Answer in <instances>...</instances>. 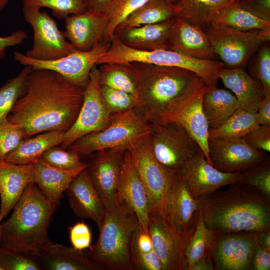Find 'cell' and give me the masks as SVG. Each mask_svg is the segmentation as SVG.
I'll return each mask as SVG.
<instances>
[{
	"mask_svg": "<svg viewBox=\"0 0 270 270\" xmlns=\"http://www.w3.org/2000/svg\"><path fill=\"white\" fill-rule=\"evenodd\" d=\"M84 90L56 72L32 68L8 121L20 125L25 138L48 131L65 132L76 118Z\"/></svg>",
	"mask_w": 270,
	"mask_h": 270,
	"instance_id": "cell-1",
	"label": "cell"
},
{
	"mask_svg": "<svg viewBox=\"0 0 270 270\" xmlns=\"http://www.w3.org/2000/svg\"><path fill=\"white\" fill-rule=\"evenodd\" d=\"M198 199L205 226L213 234L270 229V198L244 182L239 181Z\"/></svg>",
	"mask_w": 270,
	"mask_h": 270,
	"instance_id": "cell-2",
	"label": "cell"
},
{
	"mask_svg": "<svg viewBox=\"0 0 270 270\" xmlns=\"http://www.w3.org/2000/svg\"><path fill=\"white\" fill-rule=\"evenodd\" d=\"M57 206L48 200L35 183L30 184L1 223L2 246L34 256L51 240L48 229Z\"/></svg>",
	"mask_w": 270,
	"mask_h": 270,
	"instance_id": "cell-3",
	"label": "cell"
},
{
	"mask_svg": "<svg viewBox=\"0 0 270 270\" xmlns=\"http://www.w3.org/2000/svg\"><path fill=\"white\" fill-rule=\"evenodd\" d=\"M140 226L135 213L124 204L105 210L97 240L89 248L88 257L100 270H133L132 241Z\"/></svg>",
	"mask_w": 270,
	"mask_h": 270,
	"instance_id": "cell-4",
	"label": "cell"
},
{
	"mask_svg": "<svg viewBox=\"0 0 270 270\" xmlns=\"http://www.w3.org/2000/svg\"><path fill=\"white\" fill-rule=\"evenodd\" d=\"M128 64L136 81L138 110L150 122L182 94L198 76L191 71L177 67L140 62Z\"/></svg>",
	"mask_w": 270,
	"mask_h": 270,
	"instance_id": "cell-5",
	"label": "cell"
},
{
	"mask_svg": "<svg viewBox=\"0 0 270 270\" xmlns=\"http://www.w3.org/2000/svg\"><path fill=\"white\" fill-rule=\"evenodd\" d=\"M132 62L177 67L191 71L204 82L208 88L218 87V72L224 66L222 62L196 59L170 50L143 51L133 49L123 44L115 36L98 64Z\"/></svg>",
	"mask_w": 270,
	"mask_h": 270,
	"instance_id": "cell-6",
	"label": "cell"
},
{
	"mask_svg": "<svg viewBox=\"0 0 270 270\" xmlns=\"http://www.w3.org/2000/svg\"><path fill=\"white\" fill-rule=\"evenodd\" d=\"M151 123L138 108L112 114L109 124L86 134L72 144L69 151L79 156L110 148H124L148 136Z\"/></svg>",
	"mask_w": 270,
	"mask_h": 270,
	"instance_id": "cell-7",
	"label": "cell"
},
{
	"mask_svg": "<svg viewBox=\"0 0 270 270\" xmlns=\"http://www.w3.org/2000/svg\"><path fill=\"white\" fill-rule=\"evenodd\" d=\"M206 89L204 82L196 77L182 94L150 122L172 123L182 127L197 142L210 164L208 146L209 126L202 108Z\"/></svg>",
	"mask_w": 270,
	"mask_h": 270,
	"instance_id": "cell-8",
	"label": "cell"
},
{
	"mask_svg": "<svg viewBox=\"0 0 270 270\" xmlns=\"http://www.w3.org/2000/svg\"><path fill=\"white\" fill-rule=\"evenodd\" d=\"M148 136L130 144L126 150L146 189L150 212L166 219L174 174L166 170L156 160L150 148Z\"/></svg>",
	"mask_w": 270,
	"mask_h": 270,
	"instance_id": "cell-9",
	"label": "cell"
},
{
	"mask_svg": "<svg viewBox=\"0 0 270 270\" xmlns=\"http://www.w3.org/2000/svg\"><path fill=\"white\" fill-rule=\"evenodd\" d=\"M148 141L152 152L168 172L179 173L184 165L200 149L182 127L172 123L150 122Z\"/></svg>",
	"mask_w": 270,
	"mask_h": 270,
	"instance_id": "cell-10",
	"label": "cell"
},
{
	"mask_svg": "<svg viewBox=\"0 0 270 270\" xmlns=\"http://www.w3.org/2000/svg\"><path fill=\"white\" fill-rule=\"evenodd\" d=\"M206 34L216 55L228 68L244 67L260 46L270 40V28L242 31L211 26Z\"/></svg>",
	"mask_w": 270,
	"mask_h": 270,
	"instance_id": "cell-11",
	"label": "cell"
},
{
	"mask_svg": "<svg viewBox=\"0 0 270 270\" xmlns=\"http://www.w3.org/2000/svg\"><path fill=\"white\" fill-rule=\"evenodd\" d=\"M110 42H101L89 50H74L60 58L40 60L18 52L14 58L20 64L32 69H44L56 72L74 86L84 90L89 80L93 67L98 64L109 48Z\"/></svg>",
	"mask_w": 270,
	"mask_h": 270,
	"instance_id": "cell-12",
	"label": "cell"
},
{
	"mask_svg": "<svg viewBox=\"0 0 270 270\" xmlns=\"http://www.w3.org/2000/svg\"><path fill=\"white\" fill-rule=\"evenodd\" d=\"M22 12L34 32L32 48L25 54L27 56L40 60H53L75 50L64 32L58 28L56 20L47 12L37 6H23Z\"/></svg>",
	"mask_w": 270,
	"mask_h": 270,
	"instance_id": "cell-13",
	"label": "cell"
},
{
	"mask_svg": "<svg viewBox=\"0 0 270 270\" xmlns=\"http://www.w3.org/2000/svg\"><path fill=\"white\" fill-rule=\"evenodd\" d=\"M112 114L101 96L99 72L96 65L92 68L84 90L83 101L76 118L64 132L62 146L68 148L81 137L102 130L110 123Z\"/></svg>",
	"mask_w": 270,
	"mask_h": 270,
	"instance_id": "cell-14",
	"label": "cell"
},
{
	"mask_svg": "<svg viewBox=\"0 0 270 270\" xmlns=\"http://www.w3.org/2000/svg\"><path fill=\"white\" fill-rule=\"evenodd\" d=\"M148 229L162 270H187L185 250L196 228L186 233L180 232L166 219L150 212Z\"/></svg>",
	"mask_w": 270,
	"mask_h": 270,
	"instance_id": "cell-15",
	"label": "cell"
},
{
	"mask_svg": "<svg viewBox=\"0 0 270 270\" xmlns=\"http://www.w3.org/2000/svg\"><path fill=\"white\" fill-rule=\"evenodd\" d=\"M259 233H212L211 256L214 270H250Z\"/></svg>",
	"mask_w": 270,
	"mask_h": 270,
	"instance_id": "cell-16",
	"label": "cell"
},
{
	"mask_svg": "<svg viewBox=\"0 0 270 270\" xmlns=\"http://www.w3.org/2000/svg\"><path fill=\"white\" fill-rule=\"evenodd\" d=\"M126 149L110 148L96 152L87 170L105 210L116 206V194Z\"/></svg>",
	"mask_w": 270,
	"mask_h": 270,
	"instance_id": "cell-17",
	"label": "cell"
},
{
	"mask_svg": "<svg viewBox=\"0 0 270 270\" xmlns=\"http://www.w3.org/2000/svg\"><path fill=\"white\" fill-rule=\"evenodd\" d=\"M210 164L226 172H243L268 158L250 146L244 138L208 140Z\"/></svg>",
	"mask_w": 270,
	"mask_h": 270,
	"instance_id": "cell-18",
	"label": "cell"
},
{
	"mask_svg": "<svg viewBox=\"0 0 270 270\" xmlns=\"http://www.w3.org/2000/svg\"><path fill=\"white\" fill-rule=\"evenodd\" d=\"M193 197L199 198L240 181L242 172L219 170L206 160L200 150L179 172Z\"/></svg>",
	"mask_w": 270,
	"mask_h": 270,
	"instance_id": "cell-19",
	"label": "cell"
},
{
	"mask_svg": "<svg viewBox=\"0 0 270 270\" xmlns=\"http://www.w3.org/2000/svg\"><path fill=\"white\" fill-rule=\"evenodd\" d=\"M116 204H124L136 214L140 224L148 232L150 203L145 186L126 150L122 162L116 194Z\"/></svg>",
	"mask_w": 270,
	"mask_h": 270,
	"instance_id": "cell-20",
	"label": "cell"
},
{
	"mask_svg": "<svg viewBox=\"0 0 270 270\" xmlns=\"http://www.w3.org/2000/svg\"><path fill=\"white\" fill-rule=\"evenodd\" d=\"M108 24L104 12L86 10L64 19V33L74 50H89L98 43L106 42V33Z\"/></svg>",
	"mask_w": 270,
	"mask_h": 270,
	"instance_id": "cell-21",
	"label": "cell"
},
{
	"mask_svg": "<svg viewBox=\"0 0 270 270\" xmlns=\"http://www.w3.org/2000/svg\"><path fill=\"white\" fill-rule=\"evenodd\" d=\"M200 205L192 196L180 173L173 178L166 220L177 231L186 233L196 228Z\"/></svg>",
	"mask_w": 270,
	"mask_h": 270,
	"instance_id": "cell-22",
	"label": "cell"
},
{
	"mask_svg": "<svg viewBox=\"0 0 270 270\" xmlns=\"http://www.w3.org/2000/svg\"><path fill=\"white\" fill-rule=\"evenodd\" d=\"M170 50L198 60H214L217 56L201 26L178 16L174 18Z\"/></svg>",
	"mask_w": 270,
	"mask_h": 270,
	"instance_id": "cell-23",
	"label": "cell"
},
{
	"mask_svg": "<svg viewBox=\"0 0 270 270\" xmlns=\"http://www.w3.org/2000/svg\"><path fill=\"white\" fill-rule=\"evenodd\" d=\"M34 183L32 164H19L0 160V217L12 210L26 188Z\"/></svg>",
	"mask_w": 270,
	"mask_h": 270,
	"instance_id": "cell-24",
	"label": "cell"
},
{
	"mask_svg": "<svg viewBox=\"0 0 270 270\" xmlns=\"http://www.w3.org/2000/svg\"><path fill=\"white\" fill-rule=\"evenodd\" d=\"M74 214L100 226L105 214L101 200L89 176L87 168L72 180L65 191Z\"/></svg>",
	"mask_w": 270,
	"mask_h": 270,
	"instance_id": "cell-25",
	"label": "cell"
},
{
	"mask_svg": "<svg viewBox=\"0 0 270 270\" xmlns=\"http://www.w3.org/2000/svg\"><path fill=\"white\" fill-rule=\"evenodd\" d=\"M174 18L156 24L116 30L114 36L133 49L143 51L170 50Z\"/></svg>",
	"mask_w": 270,
	"mask_h": 270,
	"instance_id": "cell-26",
	"label": "cell"
},
{
	"mask_svg": "<svg viewBox=\"0 0 270 270\" xmlns=\"http://www.w3.org/2000/svg\"><path fill=\"white\" fill-rule=\"evenodd\" d=\"M224 86L234 94L240 108L256 113L265 96L260 82L248 74L244 67L221 68L218 74Z\"/></svg>",
	"mask_w": 270,
	"mask_h": 270,
	"instance_id": "cell-27",
	"label": "cell"
},
{
	"mask_svg": "<svg viewBox=\"0 0 270 270\" xmlns=\"http://www.w3.org/2000/svg\"><path fill=\"white\" fill-rule=\"evenodd\" d=\"M34 183L44 196L50 202L58 206L62 194L65 192L73 179L88 164L74 170H64L54 166L41 158L32 164Z\"/></svg>",
	"mask_w": 270,
	"mask_h": 270,
	"instance_id": "cell-28",
	"label": "cell"
},
{
	"mask_svg": "<svg viewBox=\"0 0 270 270\" xmlns=\"http://www.w3.org/2000/svg\"><path fill=\"white\" fill-rule=\"evenodd\" d=\"M34 256L42 270H100L82 250L52 241Z\"/></svg>",
	"mask_w": 270,
	"mask_h": 270,
	"instance_id": "cell-29",
	"label": "cell"
},
{
	"mask_svg": "<svg viewBox=\"0 0 270 270\" xmlns=\"http://www.w3.org/2000/svg\"><path fill=\"white\" fill-rule=\"evenodd\" d=\"M64 138V132L58 130L36 134L33 138L24 139L4 160L16 164H32L47 150L62 144Z\"/></svg>",
	"mask_w": 270,
	"mask_h": 270,
	"instance_id": "cell-30",
	"label": "cell"
},
{
	"mask_svg": "<svg viewBox=\"0 0 270 270\" xmlns=\"http://www.w3.org/2000/svg\"><path fill=\"white\" fill-rule=\"evenodd\" d=\"M239 108L236 98L228 90L218 87L207 88L202 108L209 129L220 126Z\"/></svg>",
	"mask_w": 270,
	"mask_h": 270,
	"instance_id": "cell-31",
	"label": "cell"
},
{
	"mask_svg": "<svg viewBox=\"0 0 270 270\" xmlns=\"http://www.w3.org/2000/svg\"><path fill=\"white\" fill-rule=\"evenodd\" d=\"M178 12L179 9L174 2L168 0H148L129 15L115 31L160 22L176 16Z\"/></svg>",
	"mask_w": 270,
	"mask_h": 270,
	"instance_id": "cell-32",
	"label": "cell"
},
{
	"mask_svg": "<svg viewBox=\"0 0 270 270\" xmlns=\"http://www.w3.org/2000/svg\"><path fill=\"white\" fill-rule=\"evenodd\" d=\"M238 0H178V16L200 26L210 24L226 8Z\"/></svg>",
	"mask_w": 270,
	"mask_h": 270,
	"instance_id": "cell-33",
	"label": "cell"
},
{
	"mask_svg": "<svg viewBox=\"0 0 270 270\" xmlns=\"http://www.w3.org/2000/svg\"><path fill=\"white\" fill-rule=\"evenodd\" d=\"M210 24L212 26H228L242 31L270 28V22L244 9L238 0L224 8Z\"/></svg>",
	"mask_w": 270,
	"mask_h": 270,
	"instance_id": "cell-34",
	"label": "cell"
},
{
	"mask_svg": "<svg viewBox=\"0 0 270 270\" xmlns=\"http://www.w3.org/2000/svg\"><path fill=\"white\" fill-rule=\"evenodd\" d=\"M258 125L256 113L239 108L220 126L209 129L208 140L244 138Z\"/></svg>",
	"mask_w": 270,
	"mask_h": 270,
	"instance_id": "cell-35",
	"label": "cell"
},
{
	"mask_svg": "<svg viewBox=\"0 0 270 270\" xmlns=\"http://www.w3.org/2000/svg\"><path fill=\"white\" fill-rule=\"evenodd\" d=\"M98 66L100 86L130 93L138 98L136 81L129 64L109 62Z\"/></svg>",
	"mask_w": 270,
	"mask_h": 270,
	"instance_id": "cell-36",
	"label": "cell"
},
{
	"mask_svg": "<svg viewBox=\"0 0 270 270\" xmlns=\"http://www.w3.org/2000/svg\"><path fill=\"white\" fill-rule=\"evenodd\" d=\"M212 234L206 228L200 210L195 230L186 250L187 270L197 262L212 256Z\"/></svg>",
	"mask_w": 270,
	"mask_h": 270,
	"instance_id": "cell-37",
	"label": "cell"
},
{
	"mask_svg": "<svg viewBox=\"0 0 270 270\" xmlns=\"http://www.w3.org/2000/svg\"><path fill=\"white\" fill-rule=\"evenodd\" d=\"M31 69L29 66H24L18 74L0 87V126L8 122V116L22 92Z\"/></svg>",
	"mask_w": 270,
	"mask_h": 270,
	"instance_id": "cell-38",
	"label": "cell"
},
{
	"mask_svg": "<svg viewBox=\"0 0 270 270\" xmlns=\"http://www.w3.org/2000/svg\"><path fill=\"white\" fill-rule=\"evenodd\" d=\"M148 0H114L104 11L108 20L106 40L110 42L114 31L129 15ZM174 3V0H168Z\"/></svg>",
	"mask_w": 270,
	"mask_h": 270,
	"instance_id": "cell-39",
	"label": "cell"
},
{
	"mask_svg": "<svg viewBox=\"0 0 270 270\" xmlns=\"http://www.w3.org/2000/svg\"><path fill=\"white\" fill-rule=\"evenodd\" d=\"M250 76L262 84L265 96L270 95V47L263 44L248 61Z\"/></svg>",
	"mask_w": 270,
	"mask_h": 270,
	"instance_id": "cell-40",
	"label": "cell"
},
{
	"mask_svg": "<svg viewBox=\"0 0 270 270\" xmlns=\"http://www.w3.org/2000/svg\"><path fill=\"white\" fill-rule=\"evenodd\" d=\"M23 6H30L51 10L58 19L82 13L86 10L83 0H22Z\"/></svg>",
	"mask_w": 270,
	"mask_h": 270,
	"instance_id": "cell-41",
	"label": "cell"
},
{
	"mask_svg": "<svg viewBox=\"0 0 270 270\" xmlns=\"http://www.w3.org/2000/svg\"><path fill=\"white\" fill-rule=\"evenodd\" d=\"M100 93L105 105L112 114L139 108L138 98L130 93L104 86H100Z\"/></svg>",
	"mask_w": 270,
	"mask_h": 270,
	"instance_id": "cell-42",
	"label": "cell"
},
{
	"mask_svg": "<svg viewBox=\"0 0 270 270\" xmlns=\"http://www.w3.org/2000/svg\"><path fill=\"white\" fill-rule=\"evenodd\" d=\"M0 268L2 270H42L36 258L2 246H0Z\"/></svg>",
	"mask_w": 270,
	"mask_h": 270,
	"instance_id": "cell-43",
	"label": "cell"
},
{
	"mask_svg": "<svg viewBox=\"0 0 270 270\" xmlns=\"http://www.w3.org/2000/svg\"><path fill=\"white\" fill-rule=\"evenodd\" d=\"M270 198V160L268 158L254 167L242 172L240 180Z\"/></svg>",
	"mask_w": 270,
	"mask_h": 270,
	"instance_id": "cell-44",
	"label": "cell"
},
{
	"mask_svg": "<svg viewBox=\"0 0 270 270\" xmlns=\"http://www.w3.org/2000/svg\"><path fill=\"white\" fill-rule=\"evenodd\" d=\"M56 146L47 150L40 158L48 164L64 170H74L84 164L76 154Z\"/></svg>",
	"mask_w": 270,
	"mask_h": 270,
	"instance_id": "cell-45",
	"label": "cell"
},
{
	"mask_svg": "<svg viewBox=\"0 0 270 270\" xmlns=\"http://www.w3.org/2000/svg\"><path fill=\"white\" fill-rule=\"evenodd\" d=\"M25 139L22 127L8 122L0 126V160H3Z\"/></svg>",
	"mask_w": 270,
	"mask_h": 270,
	"instance_id": "cell-46",
	"label": "cell"
},
{
	"mask_svg": "<svg viewBox=\"0 0 270 270\" xmlns=\"http://www.w3.org/2000/svg\"><path fill=\"white\" fill-rule=\"evenodd\" d=\"M70 242L74 248L83 250L91 246L92 232L84 222H78L69 228Z\"/></svg>",
	"mask_w": 270,
	"mask_h": 270,
	"instance_id": "cell-47",
	"label": "cell"
},
{
	"mask_svg": "<svg viewBox=\"0 0 270 270\" xmlns=\"http://www.w3.org/2000/svg\"><path fill=\"white\" fill-rule=\"evenodd\" d=\"M133 270H162V262L154 251L141 252L131 249Z\"/></svg>",
	"mask_w": 270,
	"mask_h": 270,
	"instance_id": "cell-48",
	"label": "cell"
},
{
	"mask_svg": "<svg viewBox=\"0 0 270 270\" xmlns=\"http://www.w3.org/2000/svg\"><path fill=\"white\" fill-rule=\"evenodd\" d=\"M244 138L252 148L262 152H270V126L258 125Z\"/></svg>",
	"mask_w": 270,
	"mask_h": 270,
	"instance_id": "cell-49",
	"label": "cell"
},
{
	"mask_svg": "<svg viewBox=\"0 0 270 270\" xmlns=\"http://www.w3.org/2000/svg\"><path fill=\"white\" fill-rule=\"evenodd\" d=\"M238 2L244 9L270 22V0H238Z\"/></svg>",
	"mask_w": 270,
	"mask_h": 270,
	"instance_id": "cell-50",
	"label": "cell"
},
{
	"mask_svg": "<svg viewBox=\"0 0 270 270\" xmlns=\"http://www.w3.org/2000/svg\"><path fill=\"white\" fill-rule=\"evenodd\" d=\"M250 270H270V250L262 247L258 242L252 253Z\"/></svg>",
	"mask_w": 270,
	"mask_h": 270,
	"instance_id": "cell-51",
	"label": "cell"
},
{
	"mask_svg": "<svg viewBox=\"0 0 270 270\" xmlns=\"http://www.w3.org/2000/svg\"><path fill=\"white\" fill-rule=\"evenodd\" d=\"M28 38L26 33L20 29L12 32L8 36H0V60L5 57V51L7 48L20 45Z\"/></svg>",
	"mask_w": 270,
	"mask_h": 270,
	"instance_id": "cell-52",
	"label": "cell"
},
{
	"mask_svg": "<svg viewBox=\"0 0 270 270\" xmlns=\"http://www.w3.org/2000/svg\"><path fill=\"white\" fill-rule=\"evenodd\" d=\"M256 114L260 125L270 126V95L265 96Z\"/></svg>",
	"mask_w": 270,
	"mask_h": 270,
	"instance_id": "cell-53",
	"label": "cell"
},
{
	"mask_svg": "<svg viewBox=\"0 0 270 270\" xmlns=\"http://www.w3.org/2000/svg\"><path fill=\"white\" fill-rule=\"evenodd\" d=\"M86 10L104 12V10L114 0H83Z\"/></svg>",
	"mask_w": 270,
	"mask_h": 270,
	"instance_id": "cell-54",
	"label": "cell"
},
{
	"mask_svg": "<svg viewBox=\"0 0 270 270\" xmlns=\"http://www.w3.org/2000/svg\"><path fill=\"white\" fill-rule=\"evenodd\" d=\"M214 266L212 256L199 261L193 265L190 270H213Z\"/></svg>",
	"mask_w": 270,
	"mask_h": 270,
	"instance_id": "cell-55",
	"label": "cell"
},
{
	"mask_svg": "<svg viewBox=\"0 0 270 270\" xmlns=\"http://www.w3.org/2000/svg\"><path fill=\"white\" fill-rule=\"evenodd\" d=\"M258 244L267 250H270V229L258 234Z\"/></svg>",
	"mask_w": 270,
	"mask_h": 270,
	"instance_id": "cell-56",
	"label": "cell"
},
{
	"mask_svg": "<svg viewBox=\"0 0 270 270\" xmlns=\"http://www.w3.org/2000/svg\"><path fill=\"white\" fill-rule=\"evenodd\" d=\"M12 0H0V11L3 10Z\"/></svg>",
	"mask_w": 270,
	"mask_h": 270,
	"instance_id": "cell-57",
	"label": "cell"
},
{
	"mask_svg": "<svg viewBox=\"0 0 270 270\" xmlns=\"http://www.w3.org/2000/svg\"><path fill=\"white\" fill-rule=\"evenodd\" d=\"M1 223H2V220L0 217V243L1 241Z\"/></svg>",
	"mask_w": 270,
	"mask_h": 270,
	"instance_id": "cell-58",
	"label": "cell"
},
{
	"mask_svg": "<svg viewBox=\"0 0 270 270\" xmlns=\"http://www.w3.org/2000/svg\"><path fill=\"white\" fill-rule=\"evenodd\" d=\"M178 0H174V3H175L177 1H178Z\"/></svg>",
	"mask_w": 270,
	"mask_h": 270,
	"instance_id": "cell-59",
	"label": "cell"
},
{
	"mask_svg": "<svg viewBox=\"0 0 270 270\" xmlns=\"http://www.w3.org/2000/svg\"><path fill=\"white\" fill-rule=\"evenodd\" d=\"M0 270H2L1 268H0Z\"/></svg>",
	"mask_w": 270,
	"mask_h": 270,
	"instance_id": "cell-60",
	"label": "cell"
}]
</instances>
